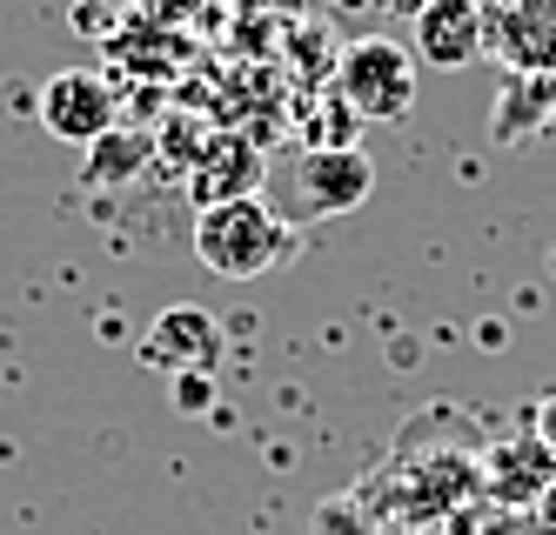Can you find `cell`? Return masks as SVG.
<instances>
[{
  "label": "cell",
  "mask_w": 556,
  "mask_h": 535,
  "mask_svg": "<svg viewBox=\"0 0 556 535\" xmlns=\"http://www.w3.org/2000/svg\"><path fill=\"white\" fill-rule=\"evenodd\" d=\"M295 249H302V234L275 215L262 194L215 201V208H202V221H194V255L222 281H255L268 268H282Z\"/></svg>",
  "instance_id": "cell-1"
},
{
  "label": "cell",
  "mask_w": 556,
  "mask_h": 535,
  "mask_svg": "<svg viewBox=\"0 0 556 535\" xmlns=\"http://www.w3.org/2000/svg\"><path fill=\"white\" fill-rule=\"evenodd\" d=\"M336 94L363 120H403L416 107V54L389 34L349 40L342 61H336Z\"/></svg>",
  "instance_id": "cell-2"
},
{
  "label": "cell",
  "mask_w": 556,
  "mask_h": 535,
  "mask_svg": "<svg viewBox=\"0 0 556 535\" xmlns=\"http://www.w3.org/2000/svg\"><path fill=\"white\" fill-rule=\"evenodd\" d=\"M34 120L67 148H94V141L114 135V88L94 67H61L54 80H41V94H34Z\"/></svg>",
  "instance_id": "cell-3"
},
{
  "label": "cell",
  "mask_w": 556,
  "mask_h": 535,
  "mask_svg": "<svg viewBox=\"0 0 556 535\" xmlns=\"http://www.w3.org/2000/svg\"><path fill=\"white\" fill-rule=\"evenodd\" d=\"M483 34L509 74H556V0H490Z\"/></svg>",
  "instance_id": "cell-4"
},
{
  "label": "cell",
  "mask_w": 556,
  "mask_h": 535,
  "mask_svg": "<svg viewBox=\"0 0 556 535\" xmlns=\"http://www.w3.org/2000/svg\"><path fill=\"white\" fill-rule=\"evenodd\" d=\"M416 54L429 67H469L490 54L483 0H422L416 8Z\"/></svg>",
  "instance_id": "cell-5"
},
{
  "label": "cell",
  "mask_w": 556,
  "mask_h": 535,
  "mask_svg": "<svg viewBox=\"0 0 556 535\" xmlns=\"http://www.w3.org/2000/svg\"><path fill=\"white\" fill-rule=\"evenodd\" d=\"M295 181H302L308 215H349V208H363V201H369L376 161L363 148H308Z\"/></svg>",
  "instance_id": "cell-6"
},
{
  "label": "cell",
  "mask_w": 556,
  "mask_h": 535,
  "mask_svg": "<svg viewBox=\"0 0 556 535\" xmlns=\"http://www.w3.org/2000/svg\"><path fill=\"white\" fill-rule=\"evenodd\" d=\"M215 348H222V328L208 308L194 302H175L154 315V328L141 335V361L168 368V375H181V368H215Z\"/></svg>",
  "instance_id": "cell-7"
},
{
  "label": "cell",
  "mask_w": 556,
  "mask_h": 535,
  "mask_svg": "<svg viewBox=\"0 0 556 535\" xmlns=\"http://www.w3.org/2000/svg\"><path fill=\"white\" fill-rule=\"evenodd\" d=\"M490 469H496V496H503V502H530V496H543L549 475H556V462H549V448H543L536 429H523L509 448H496Z\"/></svg>",
  "instance_id": "cell-8"
},
{
  "label": "cell",
  "mask_w": 556,
  "mask_h": 535,
  "mask_svg": "<svg viewBox=\"0 0 556 535\" xmlns=\"http://www.w3.org/2000/svg\"><path fill=\"white\" fill-rule=\"evenodd\" d=\"M208 402H215V368H181L175 375V408L181 416H202Z\"/></svg>",
  "instance_id": "cell-9"
},
{
  "label": "cell",
  "mask_w": 556,
  "mask_h": 535,
  "mask_svg": "<svg viewBox=\"0 0 556 535\" xmlns=\"http://www.w3.org/2000/svg\"><path fill=\"white\" fill-rule=\"evenodd\" d=\"M536 435H543L549 462H556V395H543V402H536Z\"/></svg>",
  "instance_id": "cell-10"
}]
</instances>
